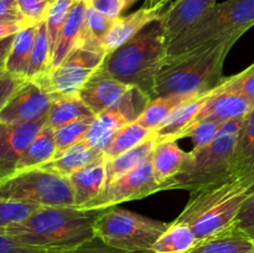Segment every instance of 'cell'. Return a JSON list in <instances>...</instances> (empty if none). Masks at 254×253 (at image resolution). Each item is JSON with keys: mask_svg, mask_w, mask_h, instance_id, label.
<instances>
[{"mask_svg": "<svg viewBox=\"0 0 254 253\" xmlns=\"http://www.w3.org/2000/svg\"><path fill=\"white\" fill-rule=\"evenodd\" d=\"M106 208L49 206L4 231L17 242L45 252L66 251L96 237L94 225Z\"/></svg>", "mask_w": 254, "mask_h": 253, "instance_id": "6da1fadb", "label": "cell"}, {"mask_svg": "<svg viewBox=\"0 0 254 253\" xmlns=\"http://www.w3.org/2000/svg\"><path fill=\"white\" fill-rule=\"evenodd\" d=\"M166 46L165 27L163 19L159 17L107 54L99 71L140 89L153 99L156 78L165 63Z\"/></svg>", "mask_w": 254, "mask_h": 253, "instance_id": "7a4b0ae2", "label": "cell"}, {"mask_svg": "<svg viewBox=\"0 0 254 253\" xmlns=\"http://www.w3.org/2000/svg\"><path fill=\"white\" fill-rule=\"evenodd\" d=\"M241 37L232 35L208 42L165 64L156 78L154 98L170 94H205L220 86L226 78L222 74L226 57Z\"/></svg>", "mask_w": 254, "mask_h": 253, "instance_id": "3957f363", "label": "cell"}, {"mask_svg": "<svg viewBox=\"0 0 254 253\" xmlns=\"http://www.w3.org/2000/svg\"><path fill=\"white\" fill-rule=\"evenodd\" d=\"M253 189L254 175H251L233 176L222 183L191 191L185 208L175 222L188 225L197 243L201 242L232 225Z\"/></svg>", "mask_w": 254, "mask_h": 253, "instance_id": "277c9868", "label": "cell"}, {"mask_svg": "<svg viewBox=\"0 0 254 253\" xmlns=\"http://www.w3.org/2000/svg\"><path fill=\"white\" fill-rule=\"evenodd\" d=\"M243 118L226 122L210 144L189 151L185 166L166 181L163 190H197L222 183L235 175L233 156Z\"/></svg>", "mask_w": 254, "mask_h": 253, "instance_id": "5b68a950", "label": "cell"}, {"mask_svg": "<svg viewBox=\"0 0 254 253\" xmlns=\"http://www.w3.org/2000/svg\"><path fill=\"white\" fill-rule=\"evenodd\" d=\"M254 26V0L218 2L166 46L164 66L198 47L232 35L243 36Z\"/></svg>", "mask_w": 254, "mask_h": 253, "instance_id": "8992f818", "label": "cell"}, {"mask_svg": "<svg viewBox=\"0 0 254 253\" xmlns=\"http://www.w3.org/2000/svg\"><path fill=\"white\" fill-rule=\"evenodd\" d=\"M170 223L112 206L106 208L94 225L96 237L106 245L126 252H151L154 243Z\"/></svg>", "mask_w": 254, "mask_h": 253, "instance_id": "52a82bcc", "label": "cell"}, {"mask_svg": "<svg viewBox=\"0 0 254 253\" xmlns=\"http://www.w3.org/2000/svg\"><path fill=\"white\" fill-rule=\"evenodd\" d=\"M0 198L41 207L74 206L68 178L44 166L17 171L0 180Z\"/></svg>", "mask_w": 254, "mask_h": 253, "instance_id": "ba28073f", "label": "cell"}, {"mask_svg": "<svg viewBox=\"0 0 254 253\" xmlns=\"http://www.w3.org/2000/svg\"><path fill=\"white\" fill-rule=\"evenodd\" d=\"M57 96L50 83V73L26 79L0 109V123L30 122L47 117Z\"/></svg>", "mask_w": 254, "mask_h": 253, "instance_id": "9c48e42d", "label": "cell"}, {"mask_svg": "<svg viewBox=\"0 0 254 253\" xmlns=\"http://www.w3.org/2000/svg\"><path fill=\"white\" fill-rule=\"evenodd\" d=\"M151 98L140 89L130 88L123 98L113 107L97 114L87 130L84 140L92 146L103 150L104 145L112 136L121 130L124 126L133 123L139 118Z\"/></svg>", "mask_w": 254, "mask_h": 253, "instance_id": "30bf717a", "label": "cell"}, {"mask_svg": "<svg viewBox=\"0 0 254 253\" xmlns=\"http://www.w3.org/2000/svg\"><path fill=\"white\" fill-rule=\"evenodd\" d=\"M158 191H163V188L154 175L150 158L143 165L107 184L102 192L83 208H108L124 201L144 198Z\"/></svg>", "mask_w": 254, "mask_h": 253, "instance_id": "8fae6325", "label": "cell"}, {"mask_svg": "<svg viewBox=\"0 0 254 253\" xmlns=\"http://www.w3.org/2000/svg\"><path fill=\"white\" fill-rule=\"evenodd\" d=\"M107 56L104 50L77 46L56 69L50 73V83L57 94H78L82 87L101 68Z\"/></svg>", "mask_w": 254, "mask_h": 253, "instance_id": "7c38bea8", "label": "cell"}, {"mask_svg": "<svg viewBox=\"0 0 254 253\" xmlns=\"http://www.w3.org/2000/svg\"><path fill=\"white\" fill-rule=\"evenodd\" d=\"M46 122L47 117L30 122L0 123V180L16 171L20 159Z\"/></svg>", "mask_w": 254, "mask_h": 253, "instance_id": "4fadbf2b", "label": "cell"}, {"mask_svg": "<svg viewBox=\"0 0 254 253\" xmlns=\"http://www.w3.org/2000/svg\"><path fill=\"white\" fill-rule=\"evenodd\" d=\"M253 108L254 103L251 99L228 88V77H226L225 81L210 94L193 123L205 118H215L223 122L245 118Z\"/></svg>", "mask_w": 254, "mask_h": 253, "instance_id": "5bb4252c", "label": "cell"}, {"mask_svg": "<svg viewBox=\"0 0 254 253\" xmlns=\"http://www.w3.org/2000/svg\"><path fill=\"white\" fill-rule=\"evenodd\" d=\"M133 87L98 69L78 92L79 98L94 116L113 107Z\"/></svg>", "mask_w": 254, "mask_h": 253, "instance_id": "9a60e30c", "label": "cell"}, {"mask_svg": "<svg viewBox=\"0 0 254 253\" xmlns=\"http://www.w3.org/2000/svg\"><path fill=\"white\" fill-rule=\"evenodd\" d=\"M163 9L164 5L145 4L136 11L126 15V16H119L118 19L114 20L111 30L102 41V46L106 50L107 54L122 46L124 42H127L134 35L138 34L149 22L161 17L164 12Z\"/></svg>", "mask_w": 254, "mask_h": 253, "instance_id": "2e32d148", "label": "cell"}, {"mask_svg": "<svg viewBox=\"0 0 254 253\" xmlns=\"http://www.w3.org/2000/svg\"><path fill=\"white\" fill-rule=\"evenodd\" d=\"M217 4V0H176L163 12L168 44L195 24L202 15Z\"/></svg>", "mask_w": 254, "mask_h": 253, "instance_id": "e0dca14e", "label": "cell"}, {"mask_svg": "<svg viewBox=\"0 0 254 253\" xmlns=\"http://www.w3.org/2000/svg\"><path fill=\"white\" fill-rule=\"evenodd\" d=\"M106 161L107 158L102 155L68 176L73 191L74 207L83 208L102 192L106 185Z\"/></svg>", "mask_w": 254, "mask_h": 253, "instance_id": "ac0fdd59", "label": "cell"}, {"mask_svg": "<svg viewBox=\"0 0 254 253\" xmlns=\"http://www.w3.org/2000/svg\"><path fill=\"white\" fill-rule=\"evenodd\" d=\"M189 159L188 151L179 146L178 140L166 139L156 140L151 154L153 170L155 179L163 188L164 184L180 173Z\"/></svg>", "mask_w": 254, "mask_h": 253, "instance_id": "d6986e66", "label": "cell"}, {"mask_svg": "<svg viewBox=\"0 0 254 253\" xmlns=\"http://www.w3.org/2000/svg\"><path fill=\"white\" fill-rule=\"evenodd\" d=\"M213 91V89H212ZM212 91L208 93L201 94V96L195 97V98L190 99L186 103L181 104L179 108H176L158 128L154 131L156 140H166V139H178L183 138L184 133L188 130L189 126L193 123L196 116L203 104L206 103L207 98Z\"/></svg>", "mask_w": 254, "mask_h": 253, "instance_id": "ffe728a7", "label": "cell"}, {"mask_svg": "<svg viewBox=\"0 0 254 253\" xmlns=\"http://www.w3.org/2000/svg\"><path fill=\"white\" fill-rule=\"evenodd\" d=\"M88 5L83 0H76L72 6L66 22L62 26L60 36L57 39L56 47L54 50L51 60V72L56 69L69 55V52L78 46L81 40L82 31H83L84 14Z\"/></svg>", "mask_w": 254, "mask_h": 253, "instance_id": "44dd1931", "label": "cell"}, {"mask_svg": "<svg viewBox=\"0 0 254 253\" xmlns=\"http://www.w3.org/2000/svg\"><path fill=\"white\" fill-rule=\"evenodd\" d=\"M254 241L231 225L217 235L198 242L188 253H251Z\"/></svg>", "mask_w": 254, "mask_h": 253, "instance_id": "7402d4cb", "label": "cell"}, {"mask_svg": "<svg viewBox=\"0 0 254 253\" xmlns=\"http://www.w3.org/2000/svg\"><path fill=\"white\" fill-rule=\"evenodd\" d=\"M102 155H103V150L94 148L88 141L83 139L79 143L74 144L73 146L67 149L61 155L56 156V158L52 159L51 161H49V163L42 166L51 169V170L68 178L74 171L93 163L94 160H97Z\"/></svg>", "mask_w": 254, "mask_h": 253, "instance_id": "603a6c76", "label": "cell"}, {"mask_svg": "<svg viewBox=\"0 0 254 253\" xmlns=\"http://www.w3.org/2000/svg\"><path fill=\"white\" fill-rule=\"evenodd\" d=\"M233 168L235 175L240 178L254 175V108L243 118L236 141Z\"/></svg>", "mask_w": 254, "mask_h": 253, "instance_id": "cb8c5ba5", "label": "cell"}, {"mask_svg": "<svg viewBox=\"0 0 254 253\" xmlns=\"http://www.w3.org/2000/svg\"><path fill=\"white\" fill-rule=\"evenodd\" d=\"M155 135L146 139L135 148L116 156V158L107 159L106 161V185L113 181L114 179L134 170L138 166L143 165L148 159L151 158L154 146H155ZM104 185V186H106Z\"/></svg>", "mask_w": 254, "mask_h": 253, "instance_id": "d4e9b609", "label": "cell"}, {"mask_svg": "<svg viewBox=\"0 0 254 253\" xmlns=\"http://www.w3.org/2000/svg\"><path fill=\"white\" fill-rule=\"evenodd\" d=\"M56 155V143H55L54 128L47 126V123L40 129L37 135L26 149L24 155L20 159L16 166V171L27 170V169L42 166L51 161Z\"/></svg>", "mask_w": 254, "mask_h": 253, "instance_id": "484cf974", "label": "cell"}, {"mask_svg": "<svg viewBox=\"0 0 254 253\" xmlns=\"http://www.w3.org/2000/svg\"><path fill=\"white\" fill-rule=\"evenodd\" d=\"M91 109L82 102L78 94H59L47 113V126L56 129L82 118H93Z\"/></svg>", "mask_w": 254, "mask_h": 253, "instance_id": "4316f807", "label": "cell"}, {"mask_svg": "<svg viewBox=\"0 0 254 253\" xmlns=\"http://www.w3.org/2000/svg\"><path fill=\"white\" fill-rule=\"evenodd\" d=\"M35 30L36 25H29L15 34L14 42L7 56L5 69L20 78L26 79L30 57L34 49Z\"/></svg>", "mask_w": 254, "mask_h": 253, "instance_id": "83f0119b", "label": "cell"}, {"mask_svg": "<svg viewBox=\"0 0 254 253\" xmlns=\"http://www.w3.org/2000/svg\"><path fill=\"white\" fill-rule=\"evenodd\" d=\"M198 96H201V94H170V96L158 97V98L151 99L135 122L140 126L155 131V129L176 108Z\"/></svg>", "mask_w": 254, "mask_h": 253, "instance_id": "f1b7e54d", "label": "cell"}, {"mask_svg": "<svg viewBox=\"0 0 254 253\" xmlns=\"http://www.w3.org/2000/svg\"><path fill=\"white\" fill-rule=\"evenodd\" d=\"M197 245L192 230L185 223L173 222L154 243L153 253H188Z\"/></svg>", "mask_w": 254, "mask_h": 253, "instance_id": "f546056e", "label": "cell"}, {"mask_svg": "<svg viewBox=\"0 0 254 253\" xmlns=\"http://www.w3.org/2000/svg\"><path fill=\"white\" fill-rule=\"evenodd\" d=\"M51 60L52 52L51 46H50L49 32H47L46 21L44 19L36 24L34 49L30 57L26 79H35L51 73Z\"/></svg>", "mask_w": 254, "mask_h": 253, "instance_id": "4dcf8cb0", "label": "cell"}, {"mask_svg": "<svg viewBox=\"0 0 254 253\" xmlns=\"http://www.w3.org/2000/svg\"><path fill=\"white\" fill-rule=\"evenodd\" d=\"M154 135V130L140 126L136 122L129 123L124 126L121 130L117 131L111 140L104 145L103 155L107 159L116 158L130 149L135 148L136 145L145 141L146 139Z\"/></svg>", "mask_w": 254, "mask_h": 253, "instance_id": "1f68e13d", "label": "cell"}, {"mask_svg": "<svg viewBox=\"0 0 254 253\" xmlns=\"http://www.w3.org/2000/svg\"><path fill=\"white\" fill-rule=\"evenodd\" d=\"M93 118H82L78 119V121L71 122L68 124H64L60 128L54 129L55 143H56V155H55V158L61 155L62 153H64L67 149L73 146L74 144L83 140Z\"/></svg>", "mask_w": 254, "mask_h": 253, "instance_id": "d6a6232c", "label": "cell"}, {"mask_svg": "<svg viewBox=\"0 0 254 253\" xmlns=\"http://www.w3.org/2000/svg\"><path fill=\"white\" fill-rule=\"evenodd\" d=\"M74 2H76V0H52L50 2L49 9L45 15V21H46L52 54H54V50L56 47L57 39H59L62 26L66 22L67 16H68Z\"/></svg>", "mask_w": 254, "mask_h": 253, "instance_id": "836d02e7", "label": "cell"}, {"mask_svg": "<svg viewBox=\"0 0 254 253\" xmlns=\"http://www.w3.org/2000/svg\"><path fill=\"white\" fill-rule=\"evenodd\" d=\"M39 208L41 206L34 203L0 198V233H4L9 226L24 221Z\"/></svg>", "mask_w": 254, "mask_h": 253, "instance_id": "e575fe53", "label": "cell"}, {"mask_svg": "<svg viewBox=\"0 0 254 253\" xmlns=\"http://www.w3.org/2000/svg\"><path fill=\"white\" fill-rule=\"evenodd\" d=\"M226 122L220 121L215 118H205L201 121L195 122L191 126H189L188 130L184 133L183 138L189 136L193 143V150L200 149L210 144L215 139L220 129Z\"/></svg>", "mask_w": 254, "mask_h": 253, "instance_id": "d590c367", "label": "cell"}, {"mask_svg": "<svg viewBox=\"0 0 254 253\" xmlns=\"http://www.w3.org/2000/svg\"><path fill=\"white\" fill-rule=\"evenodd\" d=\"M52 0H16L22 19L29 25H36L45 19Z\"/></svg>", "mask_w": 254, "mask_h": 253, "instance_id": "8d00e7d4", "label": "cell"}, {"mask_svg": "<svg viewBox=\"0 0 254 253\" xmlns=\"http://www.w3.org/2000/svg\"><path fill=\"white\" fill-rule=\"evenodd\" d=\"M232 225L254 241V189L245 200Z\"/></svg>", "mask_w": 254, "mask_h": 253, "instance_id": "74e56055", "label": "cell"}, {"mask_svg": "<svg viewBox=\"0 0 254 253\" xmlns=\"http://www.w3.org/2000/svg\"><path fill=\"white\" fill-rule=\"evenodd\" d=\"M228 88L243 94L254 103V63L240 73L228 77Z\"/></svg>", "mask_w": 254, "mask_h": 253, "instance_id": "f35d334b", "label": "cell"}, {"mask_svg": "<svg viewBox=\"0 0 254 253\" xmlns=\"http://www.w3.org/2000/svg\"><path fill=\"white\" fill-rule=\"evenodd\" d=\"M46 253H151V252H126V251L117 250V248L111 247L106 245L98 237L92 238L88 242H84L77 247L71 248L66 251H55V252H46Z\"/></svg>", "mask_w": 254, "mask_h": 253, "instance_id": "ab89813d", "label": "cell"}, {"mask_svg": "<svg viewBox=\"0 0 254 253\" xmlns=\"http://www.w3.org/2000/svg\"><path fill=\"white\" fill-rule=\"evenodd\" d=\"M25 81H26L25 78H20L7 72L6 69H0V109L5 106L10 97L19 89V87Z\"/></svg>", "mask_w": 254, "mask_h": 253, "instance_id": "60d3db41", "label": "cell"}, {"mask_svg": "<svg viewBox=\"0 0 254 253\" xmlns=\"http://www.w3.org/2000/svg\"><path fill=\"white\" fill-rule=\"evenodd\" d=\"M0 253H46L39 248L29 247L17 242L10 236L0 233Z\"/></svg>", "mask_w": 254, "mask_h": 253, "instance_id": "b9f144b4", "label": "cell"}, {"mask_svg": "<svg viewBox=\"0 0 254 253\" xmlns=\"http://www.w3.org/2000/svg\"><path fill=\"white\" fill-rule=\"evenodd\" d=\"M92 6L112 20H116L124 11L123 0H93Z\"/></svg>", "mask_w": 254, "mask_h": 253, "instance_id": "7bdbcfd3", "label": "cell"}, {"mask_svg": "<svg viewBox=\"0 0 254 253\" xmlns=\"http://www.w3.org/2000/svg\"><path fill=\"white\" fill-rule=\"evenodd\" d=\"M14 21L25 22V20L22 19L21 14L19 11L16 0H0V22Z\"/></svg>", "mask_w": 254, "mask_h": 253, "instance_id": "ee69618b", "label": "cell"}, {"mask_svg": "<svg viewBox=\"0 0 254 253\" xmlns=\"http://www.w3.org/2000/svg\"><path fill=\"white\" fill-rule=\"evenodd\" d=\"M29 26L27 24L22 21H14V22H0V39L5 37L14 36L15 34L20 31L24 27Z\"/></svg>", "mask_w": 254, "mask_h": 253, "instance_id": "f6af8a7d", "label": "cell"}, {"mask_svg": "<svg viewBox=\"0 0 254 253\" xmlns=\"http://www.w3.org/2000/svg\"><path fill=\"white\" fill-rule=\"evenodd\" d=\"M14 36L0 39V69H5L7 56H9V52L10 50H11L12 42H14Z\"/></svg>", "mask_w": 254, "mask_h": 253, "instance_id": "bcb514c9", "label": "cell"}, {"mask_svg": "<svg viewBox=\"0 0 254 253\" xmlns=\"http://www.w3.org/2000/svg\"><path fill=\"white\" fill-rule=\"evenodd\" d=\"M171 0H146L145 4L146 5H156V4H160V5H168Z\"/></svg>", "mask_w": 254, "mask_h": 253, "instance_id": "7dc6e473", "label": "cell"}, {"mask_svg": "<svg viewBox=\"0 0 254 253\" xmlns=\"http://www.w3.org/2000/svg\"><path fill=\"white\" fill-rule=\"evenodd\" d=\"M123 1H124V10H127V9H129V7H130L131 5L136 1V0H123Z\"/></svg>", "mask_w": 254, "mask_h": 253, "instance_id": "c3c4849f", "label": "cell"}, {"mask_svg": "<svg viewBox=\"0 0 254 253\" xmlns=\"http://www.w3.org/2000/svg\"><path fill=\"white\" fill-rule=\"evenodd\" d=\"M84 2H86L87 5H91L92 4V1H93V0H83Z\"/></svg>", "mask_w": 254, "mask_h": 253, "instance_id": "681fc988", "label": "cell"}, {"mask_svg": "<svg viewBox=\"0 0 254 253\" xmlns=\"http://www.w3.org/2000/svg\"><path fill=\"white\" fill-rule=\"evenodd\" d=\"M251 253H254V250H253V251H252V252H251Z\"/></svg>", "mask_w": 254, "mask_h": 253, "instance_id": "f907efd6", "label": "cell"}, {"mask_svg": "<svg viewBox=\"0 0 254 253\" xmlns=\"http://www.w3.org/2000/svg\"><path fill=\"white\" fill-rule=\"evenodd\" d=\"M151 253H153V252H151Z\"/></svg>", "mask_w": 254, "mask_h": 253, "instance_id": "816d5d0a", "label": "cell"}]
</instances>
